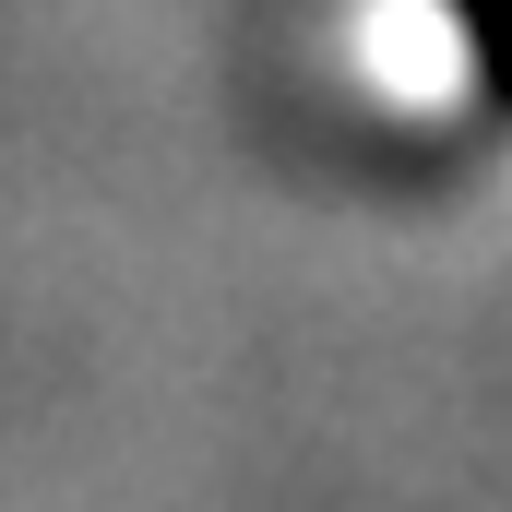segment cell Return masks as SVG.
Here are the masks:
<instances>
[{
  "label": "cell",
  "instance_id": "1",
  "mask_svg": "<svg viewBox=\"0 0 512 512\" xmlns=\"http://www.w3.org/2000/svg\"><path fill=\"white\" fill-rule=\"evenodd\" d=\"M441 24H453V48H465L477 108H501V120H512V0H441Z\"/></svg>",
  "mask_w": 512,
  "mask_h": 512
}]
</instances>
